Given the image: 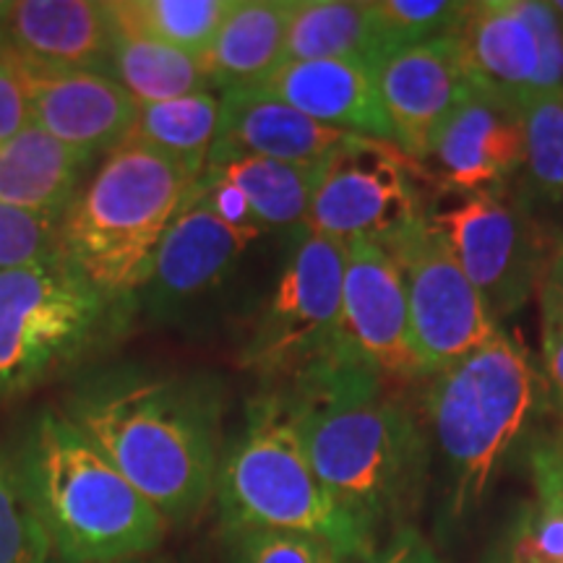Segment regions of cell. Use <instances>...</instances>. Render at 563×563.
I'll return each mask as SVG.
<instances>
[{"instance_id":"obj_7","label":"cell","mask_w":563,"mask_h":563,"mask_svg":"<svg viewBox=\"0 0 563 563\" xmlns=\"http://www.w3.org/2000/svg\"><path fill=\"white\" fill-rule=\"evenodd\" d=\"M129 306L97 290L63 253L0 272V405L81 363Z\"/></svg>"},{"instance_id":"obj_25","label":"cell","mask_w":563,"mask_h":563,"mask_svg":"<svg viewBox=\"0 0 563 563\" xmlns=\"http://www.w3.org/2000/svg\"><path fill=\"white\" fill-rule=\"evenodd\" d=\"M217 129H220V97L199 91L178 100L139 104L123 144L157 152L201 175L207 170Z\"/></svg>"},{"instance_id":"obj_42","label":"cell","mask_w":563,"mask_h":563,"mask_svg":"<svg viewBox=\"0 0 563 563\" xmlns=\"http://www.w3.org/2000/svg\"><path fill=\"white\" fill-rule=\"evenodd\" d=\"M191 563H214V561H211V559H209V555H207V559H203V555H199V559H194Z\"/></svg>"},{"instance_id":"obj_29","label":"cell","mask_w":563,"mask_h":563,"mask_svg":"<svg viewBox=\"0 0 563 563\" xmlns=\"http://www.w3.org/2000/svg\"><path fill=\"white\" fill-rule=\"evenodd\" d=\"M525 125V175L530 191L551 203L563 201V91L519 102Z\"/></svg>"},{"instance_id":"obj_36","label":"cell","mask_w":563,"mask_h":563,"mask_svg":"<svg viewBox=\"0 0 563 563\" xmlns=\"http://www.w3.org/2000/svg\"><path fill=\"white\" fill-rule=\"evenodd\" d=\"M363 563H439V559H435L433 548L428 545V540L415 527H405V530L386 538L378 545V551Z\"/></svg>"},{"instance_id":"obj_22","label":"cell","mask_w":563,"mask_h":563,"mask_svg":"<svg viewBox=\"0 0 563 563\" xmlns=\"http://www.w3.org/2000/svg\"><path fill=\"white\" fill-rule=\"evenodd\" d=\"M87 162L37 125H26L0 144V203L63 214L81 188Z\"/></svg>"},{"instance_id":"obj_37","label":"cell","mask_w":563,"mask_h":563,"mask_svg":"<svg viewBox=\"0 0 563 563\" xmlns=\"http://www.w3.org/2000/svg\"><path fill=\"white\" fill-rule=\"evenodd\" d=\"M543 316L545 327L563 329V238L555 243L543 277Z\"/></svg>"},{"instance_id":"obj_14","label":"cell","mask_w":563,"mask_h":563,"mask_svg":"<svg viewBox=\"0 0 563 563\" xmlns=\"http://www.w3.org/2000/svg\"><path fill=\"white\" fill-rule=\"evenodd\" d=\"M251 245L249 235L230 230L201 203H183L157 253L136 302L150 319L167 323L186 316L232 277Z\"/></svg>"},{"instance_id":"obj_21","label":"cell","mask_w":563,"mask_h":563,"mask_svg":"<svg viewBox=\"0 0 563 563\" xmlns=\"http://www.w3.org/2000/svg\"><path fill=\"white\" fill-rule=\"evenodd\" d=\"M292 0H235L214 42L201 55L211 87L249 89L285 63Z\"/></svg>"},{"instance_id":"obj_32","label":"cell","mask_w":563,"mask_h":563,"mask_svg":"<svg viewBox=\"0 0 563 563\" xmlns=\"http://www.w3.org/2000/svg\"><path fill=\"white\" fill-rule=\"evenodd\" d=\"M51 543L21 490L16 452L0 446V563H45Z\"/></svg>"},{"instance_id":"obj_26","label":"cell","mask_w":563,"mask_h":563,"mask_svg":"<svg viewBox=\"0 0 563 563\" xmlns=\"http://www.w3.org/2000/svg\"><path fill=\"white\" fill-rule=\"evenodd\" d=\"M104 9L121 37L154 40L201 58L235 0H110Z\"/></svg>"},{"instance_id":"obj_10","label":"cell","mask_w":563,"mask_h":563,"mask_svg":"<svg viewBox=\"0 0 563 563\" xmlns=\"http://www.w3.org/2000/svg\"><path fill=\"white\" fill-rule=\"evenodd\" d=\"M420 165L394 141L350 136L319 165L308 230L334 241L389 245L426 211L418 191Z\"/></svg>"},{"instance_id":"obj_2","label":"cell","mask_w":563,"mask_h":563,"mask_svg":"<svg viewBox=\"0 0 563 563\" xmlns=\"http://www.w3.org/2000/svg\"><path fill=\"white\" fill-rule=\"evenodd\" d=\"M63 415L81 428L167 527H186L214 498L224 386L209 373L110 368L70 391Z\"/></svg>"},{"instance_id":"obj_8","label":"cell","mask_w":563,"mask_h":563,"mask_svg":"<svg viewBox=\"0 0 563 563\" xmlns=\"http://www.w3.org/2000/svg\"><path fill=\"white\" fill-rule=\"evenodd\" d=\"M344 243L300 230L277 285L253 321L241 365L269 389H287L342 355Z\"/></svg>"},{"instance_id":"obj_28","label":"cell","mask_w":563,"mask_h":563,"mask_svg":"<svg viewBox=\"0 0 563 563\" xmlns=\"http://www.w3.org/2000/svg\"><path fill=\"white\" fill-rule=\"evenodd\" d=\"M534 501L519 519L509 551L522 563H563V441L538 435L530 446Z\"/></svg>"},{"instance_id":"obj_27","label":"cell","mask_w":563,"mask_h":563,"mask_svg":"<svg viewBox=\"0 0 563 563\" xmlns=\"http://www.w3.org/2000/svg\"><path fill=\"white\" fill-rule=\"evenodd\" d=\"M104 74L121 84L139 104L211 91L199 55L154 40L121 37V34H115V42H112Z\"/></svg>"},{"instance_id":"obj_18","label":"cell","mask_w":563,"mask_h":563,"mask_svg":"<svg viewBox=\"0 0 563 563\" xmlns=\"http://www.w3.org/2000/svg\"><path fill=\"white\" fill-rule=\"evenodd\" d=\"M355 133L329 129L264 89H230L220 97V129L209 162L264 157L290 165H319Z\"/></svg>"},{"instance_id":"obj_41","label":"cell","mask_w":563,"mask_h":563,"mask_svg":"<svg viewBox=\"0 0 563 563\" xmlns=\"http://www.w3.org/2000/svg\"><path fill=\"white\" fill-rule=\"evenodd\" d=\"M498 563H522V561H519L517 555H514V553L509 551V553H506V559H504V561H498Z\"/></svg>"},{"instance_id":"obj_19","label":"cell","mask_w":563,"mask_h":563,"mask_svg":"<svg viewBox=\"0 0 563 563\" xmlns=\"http://www.w3.org/2000/svg\"><path fill=\"white\" fill-rule=\"evenodd\" d=\"M452 40L477 89L511 102L538 95L543 55L527 0L470 3Z\"/></svg>"},{"instance_id":"obj_1","label":"cell","mask_w":563,"mask_h":563,"mask_svg":"<svg viewBox=\"0 0 563 563\" xmlns=\"http://www.w3.org/2000/svg\"><path fill=\"white\" fill-rule=\"evenodd\" d=\"M285 394L316 475L350 522L378 548L412 527L426 493L431 449L412 407L382 373L334 361Z\"/></svg>"},{"instance_id":"obj_33","label":"cell","mask_w":563,"mask_h":563,"mask_svg":"<svg viewBox=\"0 0 563 563\" xmlns=\"http://www.w3.org/2000/svg\"><path fill=\"white\" fill-rule=\"evenodd\" d=\"M60 217L0 203V272L45 262L60 253Z\"/></svg>"},{"instance_id":"obj_13","label":"cell","mask_w":563,"mask_h":563,"mask_svg":"<svg viewBox=\"0 0 563 563\" xmlns=\"http://www.w3.org/2000/svg\"><path fill=\"white\" fill-rule=\"evenodd\" d=\"M371 70L394 144L418 165L449 118L477 89L452 37L378 53Z\"/></svg>"},{"instance_id":"obj_24","label":"cell","mask_w":563,"mask_h":563,"mask_svg":"<svg viewBox=\"0 0 563 563\" xmlns=\"http://www.w3.org/2000/svg\"><path fill=\"white\" fill-rule=\"evenodd\" d=\"M321 165V162H319ZM319 165H290L264 157H224L207 170L241 188L264 230H306Z\"/></svg>"},{"instance_id":"obj_43","label":"cell","mask_w":563,"mask_h":563,"mask_svg":"<svg viewBox=\"0 0 563 563\" xmlns=\"http://www.w3.org/2000/svg\"><path fill=\"white\" fill-rule=\"evenodd\" d=\"M45 563H66V561H60V559H55V555H51V559H47Z\"/></svg>"},{"instance_id":"obj_34","label":"cell","mask_w":563,"mask_h":563,"mask_svg":"<svg viewBox=\"0 0 563 563\" xmlns=\"http://www.w3.org/2000/svg\"><path fill=\"white\" fill-rule=\"evenodd\" d=\"M188 199L201 203L209 214H214L217 220L228 224L230 230L241 232V235H249L251 241H256V238L264 232L241 188H235L228 180L214 178V175L209 173H201V178L194 186V191Z\"/></svg>"},{"instance_id":"obj_30","label":"cell","mask_w":563,"mask_h":563,"mask_svg":"<svg viewBox=\"0 0 563 563\" xmlns=\"http://www.w3.org/2000/svg\"><path fill=\"white\" fill-rule=\"evenodd\" d=\"M467 5L449 0H371V11L382 34V53L452 37Z\"/></svg>"},{"instance_id":"obj_11","label":"cell","mask_w":563,"mask_h":563,"mask_svg":"<svg viewBox=\"0 0 563 563\" xmlns=\"http://www.w3.org/2000/svg\"><path fill=\"white\" fill-rule=\"evenodd\" d=\"M402 272L410 327L426 376H433L498 332V323L449 245L422 217L386 245Z\"/></svg>"},{"instance_id":"obj_20","label":"cell","mask_w":563,"mask_h":563,"mask_svg":"<svg viewBox=\"0 0 563 563\" xmlns=\"http://www.w3.org/2000/svg\"><path fill=\"white\" fill-rule=\"evenodd\" d=\"M266 95L277 97L302 115L329 129L394 141L389 118L371 63L363 60H295L282 63L258 84Z\"/></svg>"},{"instance_id":"obj_23","label":"cell","mask_w":563,"mask_h":563,"mask_svg":"<svg viewBox=\"0 0 563 563\" xmlns=\"http://www.w3.org/2000/svg\"><path fill=\"white\" fill-rule=\"evenodd\" d=\"M382 53V34L368 3L361 0H292L285 63L363 60Z\"/></svg>"},{"instance_id":"obj_44","label":"cell","mask_w":563,"mask_h":563,"mask_svg":"<svg viewBox=\"0 0 563 563\" xmlns=\"http://www.w3.org/2000/svg\"><path fill=\"white\" fill-rule=\"evenodd\" d=\"M47 559H51V555H47Z\"/></svg>"},{"instance_id":"obj_12","label":"cell","mask_w":563,"mask_h":563,"mask_svg":"<svg viewBox=\"0 0 563 563\" xmlns=\"http://www.w3.org/2000/svg\"><path fill=\"white\" fill-rule=\"evenodd\" d=\"M340 334L342 355L382 373L386 382L426 376L412 340L402 272L384 245L344 243Z\"/></svg>"},{"instance_id":"obj_9","label":"cell","mask_w":563,"mask_h":563,"mask_svg":"<svg viewBox=\"0 0 563 563\" xmlns=\"http://www.w3.org/2000/svg\"><path fill=\"white\" fill-rule=\"evenodd\" d=\"M426 220L501 323L530 302L543 279V241L527 203L506 188L443 194Z\"/></svg>"},{"instance_id":"obj_16","label":"cell","mask_w":563,"mask_h":563,"mask_svg":"<svg viewBox=\"0 0 563 563\" xmlns=\"http://www.w3.org/2000/svg\"><path fill=\"white\" fill-rule=\"evenodd\" d=\"M525 167L519 102L475 89L433 139L420 170L441 194L504 188Z\"/></svg>"},{"instance_id":"obj_17","label":"cell","mask_w":563,"mask_h":563,"mask_svg":"<svg viewBox=\"0 0 563 563\" xmlns=\"http://www.w3.org/2000/svg\"><path fill=\"white\" fill-rule=\"evenodd\" d=\"M112 42L108 9L97 0L0 3V53L13 60L104 74Z\"/></svg>"},{"instance_id":"obj_4","label":"cell","mask_w":563,"mask_h":563,"mask_svg":"<svg viewBox=\"0 0 563 563\" xmlns=\"http://www.w3.org/2000/svg\"><path fill=\"white\" fill-rule=\"evenodd\" d=\"M543 391V373L530 350L504 329L481 350L433 373L426 410L443 467L449 522L460 525L483 504Z\"/></svg>"},{"instance_id":"obj_31","label":"cell","mask_w":563,"mask_h":563,"mask_svg":"<svg viewBox=\"0 0 563 563\" xmlns=\"http://www.w3.org/2000/svg\"><path fill=\"white\" fill-rule=\"evenodd\" d=\"M220 532L228 563H363L313 534L256 527H230Z\"/></svg>"},{"instance_id":"obj_40","label":"cell","mask_w":563,"mask_h":563,"mask_svg":"<svg viewBox=\"0 0 563 563\" xmlns=\"http://www.w3.org/2000/svg\"><path fill=\"white\" fill-rule=\"evenodd\" d=\"M551 9L555 13V19H559L561 26H563V0H551Z\"/></svg>"},{"instance_id":"obj_15","label":"cell","mask_w":563,"mask_h":563,"mask_svg":"<svg viewBox=\"0 0 563 563\" xmlns=\"http://www.w3.org/2000/svg\"><path fill=\"white\" fill-rule=\"evenodd\" d=\"M5 55V53H3ZM32 125L91 159L129 136L139 102L102 70L45 68L13 60Z\"/></svg>"},{"instance_id":"obj_5","label":"cell","mask_w":563,"mask_h":563,"mask_svg":"<svg viewBox=\"0 0 563 563\" xmlns=\"http://www.w3.org/2000/svg\"><path fill=\"white\" fill-rule=\"evenodd\" d=\"M201 175L157 152H108L60 217V253L112 300L133 302Z\"/></svg>"},{"instance_id":"obj_39","label":"cell","mask_w":563,"mask_h":563,"mask_svg":"<svg viewBox=\"0 0 563 563\" xmlns=\"http://www.w3.org/2000/svg\"><path fill=\"white\" fill-rule=\"evenodd\" d=\"M104 563H180V561L175 559L173 553H165L159 548V551H152V553H139V555H129V559H115Z\"/></svg>"},{"instance_id":"obj_3","label":"cell","mask_w":563,"mask_h":563,"mask_svg":"<svg viewBox=\"0 0 563 563\" xmlns=\"http://www.w3.org/2000/svg\"><path fill=\"white\" fill-rule=\"evenodd\" d=\"M24 501L66 563H104L159 551L167 527L97 443L63 410L34 418L16 449Z\"/></svg>"},{"instance_id":"obj_35","label":"cell","mask_w":563,"mask_h":563,"mask_svg":"<svg viewBox=\"0 0 563 563\" xmlns=\"http://www.w3.org/2000/svg\"><path fill=\"white\" fill-rule=\"evenodd\" d=\"M26 125H32V118L24 87L9 55L0 53V144L19 136Z\"/></svg>"},{"instance_id":"obj_38","label":"cell","mask_w":563,"mask_h":563,"mask_svg":"<svg viewBox=\"0 0 563 563\" xmlns=\"http://www.w3.org/2000/svg\"><path fill=\"white\" fill-rule=\"evenodd\" d=\"M543 382L551 391L555 407L563 415V329L559 327H545L543 334Z\"/></svg>"},{"instance_id":"obj_6","label":"cell","mask_w":563,"mask_h":563,"mask_svg":"<svg viewBox=\"0 0 563 563\" xmlns=\"http://www.w3.org/2000/svg\"><path fill=\"white\" fill-rule=\"evenodd\" d=\"M214 498L220 530L256 527L313 534L355 561H368L378 551L321 485L290 405L277 389L249 402L241 433L222 452Z\"/></svg>"}]
</instances>
